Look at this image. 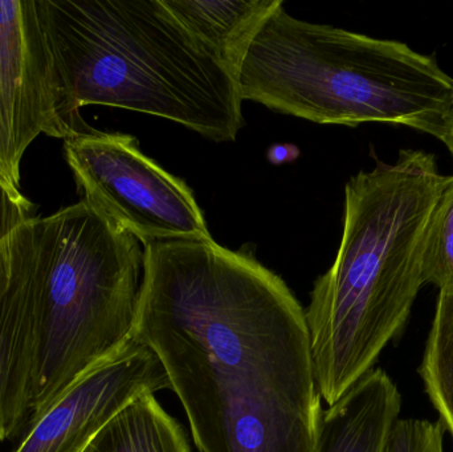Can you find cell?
<instances>
[{"mask_svg":"<svg viewBox=\"0 0 453 452\" xmlns=\"http://www.w3.org/2000/svg\"><path fill=\"white\" fill-rule=\"evenodd\" d=\"M133 340L161 360L201 452H314L305 310L280 276L211 239L143 244Z\"/></svg>","mask_w":453,"mask_h":452,"instance_id":"obj_1","label":"cell"},{"mask_svg":"<svg viewBox=\"0 0 453 452\" xmlns=\"http://www.w3.org/2000/svg\"><path fill=\"white\" fill-rule=\"evenodd\" d=\"M446 175L434 154L399 151L346 183L340 249L305 310L319 397L340 401L406 326L425 286L426 230Z\"/></svg>","mask_w":453,"mask_h":452,"instance_id":"obj_2","label":"cell"},{"mask_svg":"<svg viewBox=\"0 0 453 452\" xmlns=\"http://www.w3.org/2000/svg\"><path fill=\"white\" fill-rule=\"evenodd\" d=\"M60 92L76 133L80 109L111 106L228 142L242 129L236 80L162 0H39Z\"/></svg>","mask_w":453,"mask_h":452,"instance_id":"obj_3","label":"cell"},{"mask_svg":"<svg viewBox=\"0 0 453 452\" xmlns=\"http://www.w3.org/2000/svg\"><path fill=\"white\" fill-rule=\"evenodd\" d=\"M242 100L316 124L404 125L441 137L453 79L404 42L273 13L237 76Z\"/></svg>","mask_w":453,"mask_h":452,"instance_id":"obj_4","label":"cell"},{"mask_svg":"<svg viewBox=\"0 0 453 452\" xmlns=\"http://www.w3.org/2000/svg\"><path fill=\"white\" fill-rule=\"evenodd\" d=\"M10 265L28 279L39 312L28 426L82 374L132 341L143 249L135 236L81 199L19 227Z\"/></svg>","mask_w":453,"mask_h":452,"instance_id":"obj_5","label":"cell"},{"mask_svg":"<svg viewBox=\"0 0 453 452\" xmlns=\"http://www.w3.org/2000/svg\"><path fill=\"white\" fill-rule=\"evenodd\" d=\"M82 201L141 243L211 239L188 183L141 151L133 135L88 127L64 140Z\"/></svg>","mask_w":453,"mask_h":452,"instance_id":"obj_6","label":"cell"},{"mask_svg":"<svg viewBox=\"0 0 453 452\" xmlns=\"http://www.w3.org/2000/svg\"><path fill=\"white\" fill-rule=\"evenodd\" d=\"M40 134H76L60 113L39 0H0V182L20 191L24 153Z\"/></svg>","mask_w":453,"mask_h":452,"instance_id":"obj_7","label":"cell"},{"mask_svg":"<svg viewBox=\"0 0 453 452\" xmlns=\"http://www.w3.org/2000/svg\"><path fill=\"white\" fill-rule=\"evenodd\" d=\"M167 389L172 385L161 360L132 340L76 379L27 426L12 452H85L125 406Z\"/></svg>","mask_w":453,"mask_h":452,"instance_id":"obj_8","label":"cell"},{"mask_svg":"<svg viewBox=\"0 0 453 452\" xmlns=\"http://www.w3.org/2000/svg\"><path fill=\"white\" fill-rule=\"evenodd\" d=\"M402 397L382 369H372L322 411L314 452H386Z\"/></svg>","mask_w":453,"mask_h":452,"instance_id":"obj_9","label":"cell"},{"mask_svg":"<svg viewBox=\"0 0 453 452\" xmlns=\"http://www.w3.org/2000/svg\"><path fill=\"white\" fill-rule=\"evenodd\" d=\"M204 50L236 80L242 61L282 0H162Z\"/></svg>","mask_w":453,"mask_h":452,"instance_id":"obj_10","label":"cell"},{"mask_svg":"<svg viewBox=\"0 0 453 452\" xmlns=\"http://www.w3.org/2000/svg\"><path fill=\"white\" fill-rule=\"evenodd\" d=\"M85 452H191V446L156 395H145L116 414Z\"/></svg>","mask_w":453,"mask_h":452,"instance_id":"obj_11","label":"cell"},{"mask_svg":"<svg viewBox=\"0 0 453 452\" xmlns=\"http://www.w3.org/2000/svg\"><path fill=\"white\" fill-rule=\"evenodd\" d=\"M420 376L453 440V291H441Z\"/></svg>","mask_w":453,"mask_h":452,"instance_id":"obj_12","label":"cell"},{"mask_svg":"<svg viewBox=\"0 0 453 452\" xmlns=\"http://www.w3.org/2000/svg\"><path fill=\"white\" fill-rule=\"evenodd\" d=\"M423 279L441 291H453V175L446 177L428 220Z\"/></svg>","mask_w":453,"mask_h":452,"instance_id":"obj_13","label":"cell"},{"mask_svg":"<svg viewBox=\"0 0 453 452\" xmlns=\"http://www.w3.org/2000/svg\"><path fill=\"white\" fill-rule=\"evenodd\" d=\"M31 202L21 194L0 182V299L8 281L10 244L13 234L32 218Z\"/></svg>","mask_w":453,"mask_h":452,"instance_id":"obj_14","label":"cell"},{"mask_svg":"<svg viewBox=\"0 0 453 452\" xmlns=\"http://www.w3.org/2000/svg\"><path fill=\"white\" fill-rule=\"evenodd\" d=\"M441 422L398 419L394 424L386 452H444Z\"/></svg>","mask_w":453,"mask_h":452,"instance_id":"obj_15","label":"cell"},{"mask_svg":"<svg viewBox=\"0 0 453 452\" xmlns=\"http://www.w3.org/2000/svg\"><path fill=\"white\" fill-rule=\"evenodd\" d=\"M18 427L12 416L8 387L7 364L0 345V442L18 437Z\"/></svg>","mask_w":453,"mask_h":452,"instance_id":"obj_16","label":"cell"},{"mask_svg":"<svg viewBox=\"0 0 453 452\" xmlns=\"http://www.w3.org/2000/svg\"><path fill=\"white\" fill-rule=\"evenodd\" d=\"M439 140L449 148L453 156V95L449 106H447L446 113L443 117V126H441V137Z\"/></svg>","mask_w":453,"mask_h":452,"instance_id":"obj_17","label":"cell"},{"mask_svg":"<svg viewBox=\"0 0 453 452\" xmlns=\"http://www.w3.org/2000/svg\"><path fill=\"white\" fill-rule=\"evenodd\" d=\"M292 150L293 148H290V146H274V148H272V150L269 151L268 157L271 158L272 162H276V164L289 161L290 151Z\"/></svg>","mask_w":453,"mask_h":452,"instance_id":"obj_18","label":"cell"}]
</instances>
